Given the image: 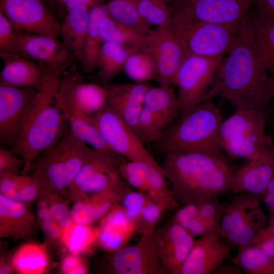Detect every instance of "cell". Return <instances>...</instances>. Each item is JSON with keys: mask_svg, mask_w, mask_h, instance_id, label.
Masks as SVG:
<instances>
[{"mask_svg": "<svg viewBox=\"0 0 274 274\" xmlns=\"http://www.w3.org/2000/svg\"><path fill=\"white\" fill-rule=\"evenodd\" d=\"M218 71L215 80L201 101L217 96L236 110L256 111L268 108L274 98V78L263 64L254 42L249 14Z\"/></svg>", "mask_w": 274, "mask_h": 274, "instance_id": "cell-1", "label": "cell"}, {"mask_svg": "<svg viewBox=\"0 0 274 274\" xmlns=\"http://www.w3.org/2000/svg\"><path fill=\"white\" fill-rule=\"evenodd\" d=\"M76 58L46 64L41 86L29 117L16 144L11 151L24 161L23 175L31 170L33 159L54 145L70 129L56 103V96L64 71Z\"/></svg>", "mask_w": 274, "mask_h": 274, "instance_id": "cell-2", "label": "cell"}, {"mask_svg": "<svg viewBox=\"0 0 274 274\" xmlns=\"http://www.w3.org/2000/svg\"><path fill=\"white\" fill-rule=\"evenodd\" d=\"M161 165L181 206L230 190L234 170L224 155L167 152Z\"/></svg>", "mask_w": 274, "mask_h": 274, "instance_id": "cell-3", "label": "cell"}, {"mask_svg": "<svg viewBox=\"0 0 274 274\" xmlns=\"http://www.w3.org/2000/svg\"><path fill=\"white\" fill-rule=\"evenodd\" d=\"M222 113L213 99L198 104L171 124L154 142L162 152L200 153L223 155L220 144Z\"/></svg>", "mask_w": 274, "mask_h": 274, "instance_id": "cell-4", "label": "cell"}, {"mask_svg": "<svg viewBox=\"0 0 274 274\" xmlns=\"http://www.w3.org/2000/svg\"><path fill=\"white\" fill-rule=\"evenodd\" d=\"M94 149L76 136L70 128L54 145L32 161L31 170L41 192H62L69 188Z\"/></svg>", "mask_w": 274, "mask_h": 274, "instance_id": "cell-5", "label": "cell"}, {"mask_svg": "<svg viewBox=\"0 0 274 274\" xmlns=\"http://www.w3.org/2000/svg\"><path fill=\"white\" fill-rule=\"evenodd\" d=\"M241 25L203 21L173 9L169 24L186 57L193 55L224 57L234 44Z\"/></svg>", "mask_w": 274, "mask_h": 274, "instance_id": "cell-6", "label": "cell"}, {"mask_svg": "<svg viewBox=\"0 0 274 274\" xmlns=\"http://www.w3.org/2000/svg\"><path fill=\"white\" fill-rule=\"evenodd\" d=\"M270 114L269 107L256 111L236 110L221 124V149L234 157L249 159L272 145L271 138L265 132Z\"/></svg>", "mask_w": 274, "mask_h": 274, "instance_id": "cell-7", "label": "cell"}, {"mask_svg": "<svg viewBox=\"0 0 274 274\" xmlns=\"http://www.w3.org/2000/svg\"><path fill=\"white\" fill-rule=\"evenodd\" d=\"M223 203L221 236L238 249L251 245L268 223L256 195L236 193Z\"/></svg>", "mask_w": 274, "mask_h": 274, "instance_id": "cell-8", "label": "cell"}, {"mask_svg": "<svg viewBox=\"0 0 274 274\" xmlns=\"http://www.w3.org/2000/svg\"><path fill=\"white\" fill-rule=\"evenodd\" d=\"M223 59L222 56L195 55L185 57L173 84L178 88L181 117L200 102L213 84Z\"/></svg>", "mask_w": 274, "mask_h": 274, "instance_id": "cell-9", "label": "cell"}, {"mask_svg": "<svg viewBox=\"0 0 274 274\" xmlns=\"http://www.w3.org/2000/svg\"><path fill=\"white\" fill-rule=\"evenodd\" d=\"M97 127L110 148L129 160L147 163L165 173L149 152L136 132L117 113L108 102L92 115Z\"/></svg>", "mask_w": 274, "mask_h": 274, "instance_id": "cell-10", "label": "cell"}, {"mask_svg": "<svg viewBox=\"0 0 274 274\" xmlns=\"http://www.w3.org/2000/svg\"><path fill=\"white\" fill-rule=\"evenodd\" d=\"M108 100L103 85L82 82L77 65L72 64L63 73L56 96V103L65 117L92 116Z\"/></svg>", "mask_w": 274, "mask_h": 274, "instance_id": "cell-11", "label": "cell"}, {"mask_svg": "<svg viewBox=\"0 0 274 274\" xmlns=\"http://www.w3.org/2000/svg\"><path fill=\"white\" fill-rule=\"evenodd\" d=\"M38 93L33 88L10 85L0 79V143L11 150L28 121Z\"/></svg>", "mask_w": 274, "mask_h": 274, "instance_id": "cell-12", "label": "cell"}, {"mask_svg": "<svg viewBox=\"0 0 274 274\" xmlns=\"http://www.w3.org/2000/svg\"><path fill=\"white\" fill-rule=\"evenodd\" d=\"M179 114L178 95L172 86H151L144 98L137 133L143 143L154 142Z\"/></svg>", "mask_w": 274, "mask_h": 274, "instance_id": "cell-13", "label": "cell"}, {"mask_svg": "<svg viewBox=\"0 0 274 274\" xmlns=\"http://www.w3.org/2000/svg\"><path fill=\"white\" fill-rule=\"evenodd\" d=\"M120 156L94 149L69 187L71 194L77 197L76 201L100 193L122 180L119 173Z\"/></svg>", "mask_w": 274, "mask_h": 274, "instance_id": "cell-14", "label": "cell"}, {"mask_svg": "<svg viewBox=\"0 0 274 274\" xmlns=\"http://www.w3.org/2000/svg\"><path fill=\"white\" fill-rule=\"evenodd\" d=\"M137 49L146 51L154 59L159 86H171L186 55L169 24L151 29Z\"/></svg>", "mask_w": 274, "mask_h": 274, "instance_id": "cell-15", "label": "cell"}, {"mask_svg": "<svg viewBox=\"0 0 274 274\" xmlns=\"http://www.w3.org/2000/svg\"><path fill=\"white\" fill-rule=\"evenodd\" d=\"M0 12L16 32H27L58 39L61 24L42 0H0Z\"/></svg>", "mask_w": 274, "mask_h": 274, "instance_id": "cell-16", "label": "cell"}, {"mask_svg": "<svg viewBox=\"0 0 274 274\" xmlns=\"http://www.w3.org/2000/svg\"><path fill=\"white\" fill-rule=\"evenodd\" d=\"M108 271L115 274H166L151 236L142 235L133 245L112 252Z\"/></svg>", "mask_w": 274, "mask_h": 274, "instance_id": "cell-17", "label": "cell"}, {"mask_svg": "<svg viewBox=\"0 0 274 274\" xmlns=\"http://www.w3.org/2000/svg\"><path fill=\"white\" fill-rule=\"evenodd\" d=\"M252 0H170L173 10L203 21L240 25Z\"/></svg>", "mask_w": 274, "mask_h": 274, "instance_id": "cell-18", "label": "cell"}, {"mask_svg": "<svg viewBox=\"0 0 274 274\" xmlns=\"http://www.w3.org/2000/svg\"><path fill=\"white\" fill-rule=\"evenodd\" d=\"M272 145L259 151L234 170L230 190L234 194L249 193L261 195L274 176Z\"/></svg>", "mask_w": 274, "mask_h": 274, "instance_id": "cell-19", "label": "cell"}, {"mask_svg": "<svg viewBox=\"0 0 274 274\" xmlns=\"http://www.w3.org/2000/svg\"><path fill=\"white\" fill-rule=\"evenodd\" d=\"M221 236L212 234L195 239L179 274L214 273L225 259H232V247L223 244Z\"/></svg>", "mask_w": 274, "mask_h": 274, "instance_id": "cell-20", "label": "cell"}, {"mask_svg": "<svg viewBox=\"0 0 274 274\" xmlns=\"http://www.w3.org/2000/svg\"><path fill=\"white\" fill-rule=\"evenodd\" d=\"M108 102L137 133L139 121L144 98L152 86L143 83L104 84ZM138 134V133H137Z\"/></svg>", "mask_w": 274, "mask_h": 274, "instance_id": "cell-21", "label": "cell"}, {"mask_svg": "<svg viewBox=\"0 0 274 274\" xmlns=\"http://www.w3.org/2000/svg\"><path fill=\"white\" fill-rule=\"evenodd\" d=\"M130 186L122 180L117 185L98 194L77 200L70 210L73 222L90 224L102 218L115 204L120 202Z\"/></svg>", "mask_w": 274, "mask_h": 274, "instance_id": "cell-22", "label": "cell"}, {"mask_svg": "<svg viewBox=\"0 0 274 274\" xmlns=\"http://www.w3.org/2000/svg\"><path fill=\"white\" fill-rule=\"evenodd\" d=\"M37 220L24 202L0 194V237L26 239L35 231Z\"/></svg>", "mask_w": 274, "mask_h": 274, "instance_id": "cell-23", "label": "cell"}, {"mask_svg": "<svg viewBox=\"0 0 274 274\" xmlns=\"http://www.w3.org/2000/svg\"><path fill=\"white\" fill-rule=\"evenodd\" d=\"M101 219L97 239L107 251L114 252L126 246L136 231L133 223L119 203L114 206Z\"/></svg>", "mask_w": 274, "mask_h": 274, "instance_id": "cell-24", "label": "cell"}, {"mask_svg": "<svg viewBox=\"0 0 274 274\" xmlns=\"http://www.w3.org/2000/svg\"><path fill=\"white\" fill-rule=\"evenodd\" d=\"M17 38L22 55L45 64L64 60L74 54L57 38L27 32H17Z\"/></svg>", "mask_w": 274, "mask_h": 274, "instance_id": "cell-25", "label": "cell"}, {"mask_svg": "<svg viewBox=\"0 0 274 274\" xmlns=\"http://www.w3.org/2000/svg\"><path fill=\"white\" fill-rule=\"evenodd\" d=\"M0 56L4 62L1 80L14 86L39 89L45 74V64L35 63L19 54Z\"/></svg>", "mask_w": 274, "mask_h": 274, "instance_id": "cell-26", "label": "cell"}, {"mask_svg": "<svg viewBox=\"0 0 274 274\" xmlns=\"http://www.w3.org/2000/svg\"><path fill=\"white\" fill-rule=\"evenodd\" d=\"M249 19L259 55L274 78V13L257 8Z\"/></svg>", "mask_w": 274, "mask_h": 274, "instance_id": "cell-27", "label": "cell"}, {"mask_svg": "<svg viewBox=\"0 0 274 274\" xmlns=\"http://www.w3.org/2000/svg\"><path fill=\"white\" fill-rule=\"evenodd\" d=\"M89 11L85 5H79L67 12L61 24V36L65 48L79 59L88 30Z\"/></svg>", "mask_w": 274, "mask_h": 274, "instance_id": "cell-28", "label": "cell"}, {"mask_svg": "<svg viewBox=\"0 0 274 274\" xmlns=\"http://www.w3.org/2000/svg\"><path fill=\"white\" fill-rule=\"evenodd\" d=\"M106 6H95L89 11L87 32L80 58L82 67L86 73H90L97 67L98 57L102 42L99 32L101 20L108 16Z\"/></svg>", "mask_w": 274, "mask_h": 274, "instance_id": "cell-29", "label": "cell"}, {"mask_svg": "<svg viewBox=\"0 0 274 274\" xmlns=\"http://www.w3.org/2000/svg\"><path fill=\"white\" fill-rule=\"evenodd\" d=\"M135 49L114 43H102L97 68L104 84L109 83L123 70L127 57Z\"/></svg>", "mask_w": 274, "mask_h": 274, "instance_id": "cell-30", "label": "cell"}, {"mask_svg": "<svg viewBox=\"0 0 274 274\" xmlns=\"http://www.w3.org/2000/svg\"><path fill=\"white\" fill-rule=\"evenodd\" d=\"M41 192L33 175L0 174V193L6 197L24 203L34 200Z\"/></svg>", "mask_w": 274, "mask_h": 274, "instance_id": "cell-31", "label": "cell"}, {"mask_svg": "<svg viewBox=\"0 0 274 274\" xmlns=\"http://www.w3.org/2000/svg\"><path fill=\"white\" fill-rule=\"evenodd\" d=\"M12 264L13 268L21 273H43L48 265L45 246L33 243L22 245L14 254Z\"/></svg>", "mask_w": 274, "mask_h": 274, "instance_id": "cell-32", "label": "cell"}, {"mask_svg": "<svg viewBox=\"0 0 274 274\" xmlns=\"http://www.w3.org/2000/svg\"><path fill=\"white\" fill-rule=\"evenodd\" d=\"M139 0H112L106 6L111 18L146 36L151 29L139 13Z\"/></svg>", "mask_w": 274, "mask_h": 274, "instance_id": "cell-33", "label": "cell"}, {"mask_svg": "<svg viewBox=\"0 0 274 274\" xmlns=\"http://www.w3.org/2000/svg\"><path fill=\"white\" fill-rule=\"evenodd\" d=\"M232 262L249 274H274V260L255 245L238 249Z\"/></svg>", "mask_w": 274, "mask_h": 274, "instance_id": "cell-34", "label": "cell"}, {"mask_svg": "<svg viewBox=\"0 0 274 274\" xmlns=\"http://www.w3.org/2000/svg\"><path fill=\"white\" fill-rule=\"evenodd\" d=\"M99 32L102 43H114L135 49L146 36L116 21L109 15L101 20Z\"/></svg>", "mask_w": 274, "mask_h": 274, "instance_id": "cell-35", "label": "cell"}, {"mask_svg": "<svg viewBox=\"0 0 274 274\" xmlns=\"http://www.w3.org/2000/svg\"><path fill=\"white\" fill-rule=\"evenodd\" d=\"M145 168L148 187L147 196L164 211L174 210L182 206L176 201L170 189L166 184L162 173L147 163L145 164Z\"/></svg>", "mask_w": 274, "mask_h": 274, "instance_id": "cell-36", "label": "cell"}, {"mask_svg": "<svg viewBox=\"0 0 274 274\" xmlns=\"http://www.w3.org/2000/svg\"><path fill=\"white\" fill-rule=\"evenodd\" d=\"M123 70L127 76L138 83L150 80H157L155 61L147 52L136 49L127 57Z\"/></svg>", "mask_w": 274, "mask_h": 274, "instance_id": "cell-37", "label": "cell"}, {"mask_svg": "<svg viewBox=\"0 0 274 274\" xmlns=\"http://www.w3.org/2000/svg\"><path fill=\"white\" fill-rule=\"evenodd\" d=\"M98 235V227L74 223L63 231L62 243L71 253L79 254L87 250Z\"/></svg>", "mask_w": 274, "mask_h": 274, "instance_id": "cell-38", "label": "cell"}, {"mask_svg": "<svg viewBox=\"0 0 274 274\" xmlns=\"http://www.w3.org/2000/svg\"><path fill=\"white\" fill-rule=\"evenodd\" d=\"M194 241V237L188 233L180 242L158 253L160 262L167 273L179 274Z\"/></svg>", "mask_w": 274, "mask_h": 274, "instance_id": "cell-39", "label": "cell"}, {"mask_svg": "<svg viewBox=\"0 0 274 274\" xmlns=\"http://www.w3.org/2000/svg\"><path fill=\"white\" fill-rule=\"evenodd\" d=\"M138 9L142 19L150 25L170 24L173 13L170 0H139Z\"/></svg>", "mask_w": 274, "mask_h": 274, "instance_id": "cell-40", "label": "cell"}, {"mask_svg": "<svg viewBox=\"0 0 274 274\" xmlns=\"http://www.w3.org/2000/svg\"><path fill=\"white\" fill-rule=\"evenodd\" d=\"M145 163L131 160L126 161L122 158L119 163V173L121 178L129 186L136 188L140 192L147 195L148 187L146 177Z\"/></svg>", "mask_w": 274, "mask_h": 274, "instance_id": "cell-41", "label": "cell"}, {"mask_svg": "<svg viewBox=\"0 0 274 274\" xmlns=\"http://www.w3.org/2000/svg\"><path fill=\"white\" fill-rule=\"evenodd\" d=\"M151 200L143 193L135 192L130 189L125 194L119 203L124 208L129 219L133 223L135 230L143 208Z\"/></svg>", "mask_w": 274, "mask_h": 274, "instance_id": "cell-42", "label": "cell"}, {"mask_svg": "<svg viewBox=\"0 0 274 274\" xmlns=\"http://www.w3.org/2000/svg\"><path fill=\"white\" fill-rule=\"evenodd\" d=\"M8 54L22 55L17 32L9 20L0 12V55Z\"/></svg>", "mask_w": 274, "mask_h": 274, "instance_id": "cell-43", "label": "cell"}, {"mask_svg": "<svg viewBox=\"0 0 274 274\" xmlns=\"http://www.w3.org/2000/svg\"><path fill=\"white\" fill-rule=\"evenodd\" d=\"M163 212V209L153 201L149 202L142 211L136 231L141 233L142 235L151 236Z\"/></svg>", "mask_w": 274, "mask_h": 274, "instance_id": "cell-44", "label": "cell"}, {"mask_svg": "<svg viewBox=\"0 0 274 274\" xmlns=\"http://www.w3.org/2000/svg\"><path fill=\"white\" fill-rule=\"evenodd\" d=\"M200 218L208 219L220 225L224 211V203L218 196H210L199 201Z\"/></svg>", "mask_w": 274, "mask_h": 274, "instance_id": "cell-45", "label": "cell"}, {"mask_svg": "<svg viewBox=\"0 0 274 274\" xmlns=\"http://www.w3.org/2000/svg\"><path fill=\"white\" fill-rule=\"evenodd\" d=\"M6 147L0 146V174L18 175L24 161Z\"/></svg>", "mask_w": 274, "mask_h": 274, "instance_id": "cell-46", "label": "cell"}, {"mask_svg": "<svg viewBox=\"0 0 274 274\" xmlns=\"http://www.w3.org/2000/svg\"><path fill=\"white\" fill-rule=\"evenodd\" d=\"M48 206L52 219L62 229L70 227L74 222L66 203L53 198Z\"/></svg>", "mask_w": 274, "mask_h": 274, "instance_id": "cell-47", "label": "cell"}, {"mask_svg": "<svg viewBox=\"0 0 274 274\" xmlns=\"http://www.w3.org/2000/svg\"><path fill=\"white\" fill-rule=\"evenodd\" d=\"M182 206L176 213L173 221L188 230L191 225L200 217L199 201Z\"/></svg>", "mask_w": 274, "mask_h": 274, "instance_id": "cell-48", "label": "cell"}, {"mask_svg": "<svg viewBox=\"0 0 274 274\" xmlns=\"http://www.w3.org/2000/svg\"><path fill=\"white\" fill-rule=\"evenodd\" d=\"M220 225L211 220L199 217L191 225L187 231L195 237L212 234L220 235Z\"/></svg>", "mask_w": 274, "mask_h": 274, "instance_id": "cell-49", "label": "cell"}, {"mask_svg": "<svg viewBox=\"0 0 274 274\" xmlns=\"http://www.w3.org/2000/svg\"><path fill=\"white\" fill-rule=\"evenodd\" d=\"M88 269L87 264L78 254L71 253L66 255L62 261L61 270L63 273H86Z\"/></svg>", "mask_w": 274, "mask_h": 274, "instance_id": "cell-50", "label": "cell"}, {"mask_svg": "<svg viewBox=\"0 0 274 274\" xmlns=\"http://www.w3.org/2000/svg\"><path fill=\"white\" fill-rule=\"evenodd\" d=\"M39 222L43 231L50 239L62 242L63 230L52 218L40 220Z\"/></svg>", "mask_w": 274, "mask_h": 274, "instance_id": "cell-51", "label": "cell"}, {"mask_svg": "<svg viewBox=\"0 0 274 274\" xmlns=\"http://www.w3.org/2000/svg\"><path fill=\"white\" fill-rule=\"evenodd\" d=\"M272 237H274V213H270L267 225L260 232L251 245H256L263 240Z\"/></svg>", "mask_w": 274, "mask_h": 274, "instance_id": "cell-52", "label": "cell"}, {"mask_svg": "<svg viewBox=\"0 0 274 274\" xmlns=\"http://www.w3.org/2000/svg\"><path fill=\"white\" fill-rule=\"evenodd\" d=\"M94 2L95 0H53L52 5L65 8L68 12L79 5L91 7Z\"/></svg>", "mask_w": 274, "mask_h": 274, "instance_id": "cell-53", "label": "cell"}, {"mask_svg": "<svg viewBox=\"0 0 274 274\" xmlns=\"http://www.w3.org/2000/svg\"><path fill=\"white\" fill-rule=\"evenodd\" d=\"M261 195L270 213H274V176Z\"/></svg>", "mask_w": 274, "mask_h": 274, "instance_id": "cell-54", "label": "cell"}, {"mask_svg": "<svg viewBox=\"0 0 274 274\" xmlns=\"http://www.w3.org/2000/svg\"><path fill=\"white\" fill-rule=\"evenodd\" d=\"M242 269L236 264L233 263H222L214 273L218 274H241Z\"/></svg>", "mask_w": 274, "mask_h": 274, "instance_id": "cell-55", "label": "cell"}, {"mask_svg": "<svg viewBox=\"0 0 274 274\" xmlns=\"http://www.w3.org/2000/svg\"><path fill=\"white\" fill-rule=\"evenodd\" d=\"M257 8L274 13V0H256Z\"/></svg>", "mask_w": 274, "mask_h": 274, "instance_id": "cell-56", "label": "cell"}, {"mask_svg": "<svg viewBox=\"0 0 274 274\" xmlns=\"http://www.w3.org/2000/svg\"><path fill=\"white\" fill-rule=\"evenodd\" d=\"M13 268L8 265L6 263L1 262V273H10L12 272Z\"/></svg>", "mask_w": 274, "mask_h": 274, "instance_id": "cell-57", "label": "cell"}, {"mask_svg": "<svg viewBox=\"0 0 274 274\" xmlns=\"http://www.w3.org/2000/svg\"><path fill=\"white\" fill-rule=\"evenodd\" d=\"M44 1H46V2L50 4V5L51 4L52 5L53 0H44Z\"/></svg>", "mask_w": 274, "mask_h": 274, "instance_id": "cell-58", "label": "cell"}, {"mask_svg": "<svg viewBox=\"0 0 274 274\" xmlns=\"http://www.w3.org/2000/svg\"><path fill=\"white\" fill-rule=\"evenodd\" d=\"M272 152H273V153L274 154V148H273V147H272Z\"/></svg>", "mask_w": 274, "mask_h": 274, "instance_id": "cell-59", "label": "cell"}, {"mask_svg": "<svg viewBox=\"0 0 274 274\" xmlns=\"http://www.w3.org/2000/svg\"><path fill=\"white\" fill-rule=\"evenodd\" d=\"M95 1L97 2V1H100V0H95Z\"/></svg>", "mask_w": 274, "mask_h": 274, "instance_id": "cell-60", "label": "cell"}]
</instances>
